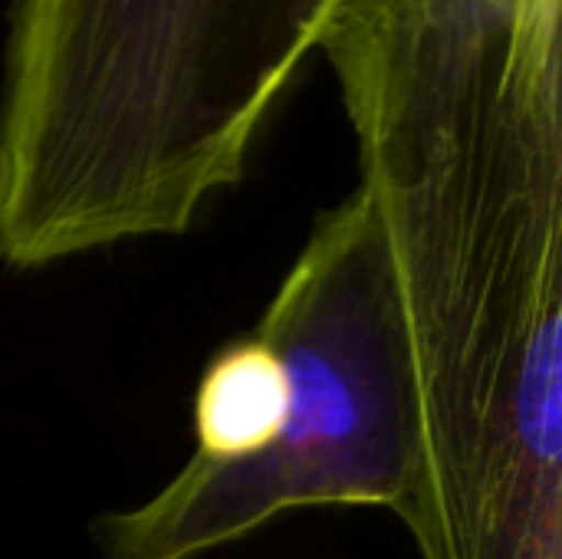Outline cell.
Returning a JSON list of instances; mask_svg holds the SVG:
<instances>
[{
    "mask_svg": "<svg viewBox=\"0 0 562 559\" xmlns=\"http://www.w3.org/2000/svg\"><path fill=\"white\" fill-rule=\"evenodd\" d=\"M290 409V376L277 349L257 333L224 343L194 389V458L237 465L263 455Z\"/></svg>",
    "mask_w": 562,
    "mask_h": 559,
    "instance_id": "obj_4",
    "label": "cell"
},
{
    "mask_svg": "<svg viewBox=\"0 0 562 559\" xmlns=\"http://www.w3.org/2000/svg\"><path fill=\"white\" fill-rule=\"evenodd\" d=\"M339 0H13L0 264L184 234L234 188Z\"/></svg>",
    "mask_w": 562,
    "mask_h": 559,
    "instance_id": "obj_2",
    "label": "cell"
},
{
    "mask_svg": "<svg viewBox=\"0 0 562 559\" xmlns=\"http://www.w3.org/2000/svg\"><path fill=\"white\" fill-rule=\"evenodd\" d=\"M326 49L392 257L422 559H562L560 13L339 0Z\"/></svg>",
    "mask_w": 562,
    "mask_h": 559,
    "instance_id": "obj_1",
    "label": "cell"
},
{
    "mask_svg": "<svg viewBox=\"0 0 562 559\" xmlns=\"http://www.w3.org/2000/svg\"><path fill=\"white\" fill-rule=\"evenodd\" d=\"M283 359L277 441L237 465H188L99 527L109 559H201L313 507H382L402 524L418 484V412L382 224L356 188L319 214L254 326Z\"/></svg>",
    "mask_w": 562,
    "mask_h": 559,
    "instance_id": "obj_3",
    "label": "cell"
}]
</instances>
